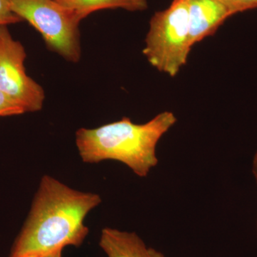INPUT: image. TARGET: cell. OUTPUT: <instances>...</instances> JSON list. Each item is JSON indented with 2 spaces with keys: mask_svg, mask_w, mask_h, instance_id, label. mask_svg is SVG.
<instances>
[{
  "mask_svg": "<svg viewBox=\"0 0 257 257\" xmlns=\"http://www.w3.org/2000/svg\"><path fill=\"white\" fill-rule=\"evenodd\" d=\"M101 202L99 194L80 192L44 176L10 257L44 255L67 246L79 247L89 234L84 220Z\"/></svg>",
  "mask_w": 257,
  "mask_h": 257,
  "instance_id": "obj_1",
  "label": "cell"
},
{
  "mask_svg": "<svg viewBox=\"0 0 257 257\" xmlns=\"http://www.w3.org/2000/svg\"><path fill=\"white\" fill-rule=\"evenodd\" d=\"M177 121L170 111L160 113L145 124H136L124 117L97 128H79L76 133V145L85 163L117 161L138 177H146L158 165L159 142Z\"/></svg>",
  "mask_w": 257,
  "mask_h": 257,
  "instance_id": "obj_2",
  "label": "cell"
},
{
  "mask_svg": "<svg viewBox=\"0 0 257 257\" xmlns=\"http://www.w3.org/2000/svg\"><path fill=\"white\" fill-rule=\"evenodd\" d=\"M191 50L187 0H173L152 16L144 55L152 67L174 77L187 63Z\"/></svg>",
  "mask_w": 257,
  "mask_h": 257,
  "instance_id": "obj_3",
  "label": "cell"
},
{
  "mask_svg": "<svg viewBox=\"0 0 257 257\" xmlns=\"http://www.w3.org/2000/svg\"><path fill=\"white\" fill-rule=\"evenodd\" d=\"M13 12L40 32L47 47L66 60L81 57L80 20L57 0H10Z\"/></svg>",
  "mask_w": 257,
  "mask_h": 257,
  "instance_id": "obj_4",
  "label": "cell"
},
{
  "mask_svg": "<svg viewBox=\"0 0 257 257\" xmlns=\"http://www.w3.org/2000/svg\"><path fill=\"white\" fill-rule=\"evenodd\" d=\"M26 52L14 40L8 26H0V92L23 106L26 112L41 110L45 101L43 88L25 71Z\"/></svg>",
  "mask_w": 257,
  "mask_h": 257,
  "instance_id": "obj_5",
  "label": "cell"
},
{
  "mask_svg": "<svg viewBox=\"0 0 257 257\" xmlns=\"http://www.w3.org/2000/svg\"><path fill=\"white\" fill-rule=\"evenodd\" d=\"M189 44L194 46L214 35L223 23L233 16L223 0H187Z\"/></svg>",
  "mask_w": 257,
  "mask_h": 257,
  "instance_id": "obj_6",
  "label": "cell"
},
{
  "mask_svg": "<svg viewBox=\"0 0 257 257\" xmlns=\"http://www.w3.org/2000/svg\"><path fill=\"white\" fill-rule=\"evenodd\" d=\"M99 246L108 257H149L150 253L136 233L109 227L101 230Z\"/></svg>",
  "mask_w": 257,
  "mask_h": 257,
  "instance_id": "obj_7",
  "label": "cell"
},
{
  "mask_svg": "<svg viewBox=\"0 0 257 257\" xmlns=\"http://www.w3.org/2000/svg\"><path fill=\"white\" fill-rule=\"evenodd\" d=\"M70 10L80 21L94 12L101 10L121 8L128 11H143L147 9V0H57Z\"/></svg>",
  "mask_w": 257,
  "mask_h": 257,
  "instance_id": "obj_8",
  "label": "cell"
},
{
  "mask_svg": "<svg viewBox=\"0 0 257 257\" xmlns=\"http://www.w3.org/2000/svg\"><path fill=\"white\" fill-rule=\"evenodd\" d=\"M25 112L23 106L0 92V116L23 114Z\"/></svg>",
  "mask_w": 257,
  "mask_h": 257,
  "instance_id": "obj_9",
  "label": "cell"
},
{
  "mask_svg": "<svg viewBox=\"0 0 257 257\" xmlns=\"http://www.w3.org/2000/svg\"><path fill=\"white\" fill-rule=\"evenodd\" d=\"M22 21L23 20L12 10L10 0H0V26H8Z\"/></svg>",
  "mask_w": 257,
  "mask_h": 257,
  "instance_id": "obj_10",
  "label": "cell"
},
{
  "mask_svg": "<svg viewBox=\"0 0 257 257\" xmlns=\"http://www.w3.org/2000/svg\"><path fill=\"white\" fill-rule=\"evenodd\" d=\"M232 15L257 8V0H226Z\"/></svg>",
  "mask_w": 257,
  "mask_h": 257,
  "instance_id": "obj_11",
  "label": "cell"
},
{
  "mask_svg": "<svg viewBox=\"0 0 257 257\" xmlns=\"http://www.w3.org/2000/svg\"><path fill=\"white\" fill-rule=\"evenodd\" d=\"M63 249L64 248H59V249L47 253L46 254L42 255L41 257H62V251H63Z\"/></svg>",
  "mask_w": 257,
  "mask_h": 257,
  "instance_id": "obj_12",
  "label": "cell"
},
{
  "mask_svg": "<svg viewBox=\"0 0 257 257\" xmlns=\"http://www.w3.org/2000/svg\"><path fill=\"white\" fill-rule=\"evenodd\" d=\"M149 257H165L161 251H157L153 248H150V253Z\"/></svg>",
  "mask_w": 257,
  "mask_h": 257,
  "instance_id": "obj_13",
  "label": "cell"
},
{
  "mask_svg": "<svg viewBox=\"0 0 257 257\" xmlns=\"http://www.w3.org/2000/svg\"><path fill=\"white\" fill-rule=\"evenodd\" d=\"M252 173L256 180L257 184V160H253L252 163ZM256 231H257V221H256Z\"/></svg>",
  "mask_w": 257,
  "mask_h": 257,
  "instance_id": "obj_14",
  "label": "cell"
},
{
  "mask_svg": "<svg viewBox=\"0 0 257 257\" xmlns=\"http://www.w3.org/2000/svg\"><path fill=\"white\" fill-rule=\"evenodd\" d=\"M42 255L40 254H32V255H28V256H25L24 257H41Z\"/></svg>",
  "mask_w": 257,
  "mask_h": 257,
  "instance_id": "obj_15",
  "label": "cell"
},
{
  "mask_svg": "<svg viewBox=\"0 0 257 257\" xmlns=\"http://www.w3.org/2000/svg\"><path fill=\"white\" fill-rule=\"evenodd\" d=\"M253 160H257V150L256 152H255L254 157H253Z\"/></svg>",
  "mask_w": 257,
  "mask_h": 257,
  "instance_id": "obj_16",
  "label": "cell"
},
{
  "mask_svg": "<svg viewBox=\"0 0 257 257\" xmlns=\"http://www.w3.org/2000/svg\"><path fill=\"white\" fill-rule=\"evenodd\" d=\"M223 1H226V0H223Z\"/></svg>",
  "mask_w": 257,
  "mask_h": 257,
  "instance_id": "obj_17",
  "label": "cell"
}]
</instances>
